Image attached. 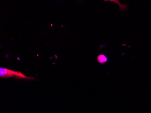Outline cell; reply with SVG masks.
Listing matches in <instances>:
<instances>
[{"mask_svg":"<svg viewBox=\"0 0 151 113\" xmlns=\"http://www.w3.org/2000/svg\"><path fill=\"white\" fill-rule=\"evenodd\" d=\"M97 60L98 63L103 64L107 62L108 59L104 55L100 54L97 56Z\"/></svg>","mask_w":151,"mask_h":113,"instance_id":"7a4b0ae2","label":"cell"},{"mask_svg":"<svg viewBox=\"0 0 151 113\" xmlns=\"http://www.w3.org/2000/svg\"><path fill=\"white\" fill-rule=\"evenodd\" d=\"M105 1H111V2H114V3H116L117 5H118L119 8H120L121 10H124V9L126 8V5L121 4V3L118 0H105Z\"/></svg>","mask_w":151,"mask_h":113,"instance_id":"3957f363","label":"cell"},{"mask_svg":"<svg viewBox=\"0 0 151 113\" xmlns=\"http://www.w3.org/2000/svg\"><path fill=\"white\" fill-rule=\"evenodd\" d=\"M0 77L1 78H10L14 77L19 79H33L31 77H28L24 75L22 72L19 71H15L9 70L6 68H0Z\"/></svg>","mask_w":151,"mask_h":113,"instance_id":"6da1fadb","label":"cell"}]
</instances>
